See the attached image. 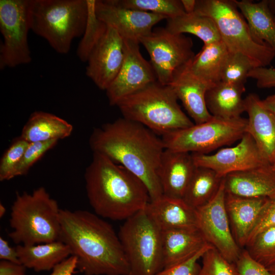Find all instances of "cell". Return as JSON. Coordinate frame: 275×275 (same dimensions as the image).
<instances>
[{"mask_svg":"<svg viewBox=\"0 0 275 275\" xmlns=\"http://www.w3.org/2000/svg\"><path fill=\"white\" fill-rule=\"evenodd\" d=\"M93 153L103 154L139 178L150 201L163 196L158 169L166 149L161 138L138 122L124 118L94 129L89 139Z\"/></svg>","mask_w":275,"mask_h":275,"instance_id":"6da1fadb","label":"cell"},{"mask_svg":"<svg viewBox=\"0 0 275 275\" xmlns=\"http://www.w3.org/2000/svg\"><path fill=\"white\" fill-rule=\"evenodd\" d=\"M59 240L77 259L84 275H128L129 264L118 234L106 221L87 210L61 209Z\"/></svg>","mask_w":275,"mask_h":275,"instance_id":"7a4b0ae2","label":"cell"},{"mask_svg":"<svg viewBox=\"0 0 275 275\" xmlns=\"http://www.w3.org/2000/svg\"><path fill=\"white\" fill-rule=\"evenodd\" d=\"M90 204L101 217L126 220L150 202L147 187L135 175L106 156L93 153L85 173Z\"/></svg>","mask_w":275,"mask_h":275,"instance_id":"3957f363","label":"cell"},{"mask_svg":"<svg viewBox=\"0 0 275 275\" xmlns=\"http://www.w3.org/2000/svg\"><path fill=\"white\" fill-rule=\"evenodd\" d=\"M57 201L43 186L31 194H17L9 219V236L17 245H35L59 240L60 213Z\"/></svg>","mask_w":275,"mask_h":275,"instance_id":"277c9868","label":"cell"},{"mask_svg":"<svg viewBox=\"0 0 275 275\" xmlns=\"http://www.w3.org/2000/svg\"><path fill=\"white\" fill-rule=\"evenodd\" d=\"M172 86L156 81L120 100L123 118L138 122L161 136L194 124L182 111Z\"/></svg>","mask_w":275,"mask_h":275,"instance_id":"5b68a950","label":"cell"},{"mask_svg":"<svg viewBox=\"0 0 275 275\" xmlns=\"http://www.w3.org/2000/svg\"><path fill=\"white\" fill-rule=\"evenodd\" d=\"M31 30L61 54L82 36L88 17L87 0H30Z\"/></svg>","mask_w":275,"mask_h":275,"instance_id":"8992f818","label":"cell"},{"mask_svg":"<svg viewBox=\"0 0 275 275\" xmlns=\"http://www.w3.org/2000/svg\"><path fill=\"white\" fill-rule=\"evenodd\" d=\"M194 12L211 17L228 51L245 57L254 68L267 67L275 57L269 45L253 37L234 1L197 0Z\"/></svg>","mask_w":275,"mask_h":275,"instance_id":"52a82bcc","label":"cell"},{"mask_svg":"<svg viewBox=\"0 0 275 275\" xmlns=\"http://www.w3.org/2000/svg\"><path fill=\"white\" fill-rule=\"evenodd\" d=\"M128 275H155L163 268L162 231L145 208L125 221L118 233Z\"/></svg>","mask_w":275,"mask_h":275,"instance_id":"ba28073f","label":"cell"},{"mask_svg":"<svg viewBox=\"0 0 275 275\" xmlns=\"http://www.w3.org/2000/svg\"><path fill=\"white\" fill-rule=\"evenodd\" d=\"M248 119H223L213 116L209 120L162 135L165 148L190 153L208 154L240 140L246 132Z\"/></svg>","mask_w":275,"mask_h":275,"instance_id":"9c48e42d","label":"cell"},{"mask_svg":"<svg viewBox=\"0 0 275 275\" xmlns=\"http://www.w3.org/2000/svg\"><path fill=\"white\" fill-rule=\"evenodd\" d=\"M30 0L0 1V68H14L32 61L28 43Z\"/></svg>","mask_w":275,"mask_h":275,"instance_id":"30bf717a","label":"cell"},{"mask_svg":"<svg viewBox=\"0 0 275 275\" xmlns=\"http://www.w3.org/2000/svg\"><path fill=\"white\" fill-rule=\"evenodd\" d=\"M139 42L149 53L157 81L164 85H169L176 72L195 56L190 38L173 33L166 28L153 30L140 38Z\"/></svg>","mask_w":275,"mask_h":275,"instance_id":"8fae6325","label":"cell"},{"mask_svg":"<svg viewBox=\"0 0 275 275\" xmlns=\"http://www.w3.org/2000/svg\"><path fill=\"white\" fill-rule=\"evenodd\" d=\"M224 178L219 188L206 204L197 209V227L206 241L228 261L235 263L243 249L233 235L225 204Z\"/></svg>","mask_w":275,"mask_h":275,"instance_id":"7c38bea8","label":"cell"},{"mask_svg":"<svg viewBox=\"0 0 275 275\" xmlns=\"http://www.w3.org/2000/svg\"><path fill=\"white\" fill-rule=\"evenodd\" d=\"M125 58L117 76L106 90L111 105L157 81L150 63L142 55L139 42L124 39Z\"/></svg>","mask_w":275,"mask_h":275,"instance_id":"4fadbf2b","label":"cell"},{"mask_svg":"<svg viewBox=\"0 0 275 275\" xmlns=\"http://www.w3.org/2000/svg\"><path fill=\"white\" fill-rule=\"evenodd\" d=\"M125 54L124 39L113 28H107L91 51L86 74L102 90H106L118 74Z\"/></svg>","mask_w":275,"mask_h":275,"instance_id":"5bb4252c","label":"cell"},{"mask_svg":"<svg viewBox=\"0 0 275 275\" xmlns=\"http://www.w3.org/2000/svg\"><path fill=\"white\" fill-rule=\"evenodd\" d=\"M191 154L197 167L210 169L222 177L232 173L269 165L248 132L235 146L223 148L212 154Z\"/></svg>","mask_w":275,"mask_h":275,"instance_id":"9a60e30c","label":"cell"},{"mask_svg":"<svg viewBox=\"0 0 275 275\" xmlns=\"http://www.w3.org/2000/svg\"><path fill=\"white\" fill-rule=\"evenodd\" d=\"M94 9L97 18L124 39L138 42L149 34L155 24L168 19L163 15L124 8L114 0H96Z\"/></svg>","mask_w":275,"mask_h":275,"instance_id":"2e32d148","label":"cell"},{"mask_svg":"<svg viewBox=\"0 0 275 275\" xmlns=\"http://www.w3.org/2000/svg\"><path fill=\"white\" fill-rule=\"evenodd\" d=\"M248 113L246 132L254 139L261 154L272 168L275 166V115L262 104L258 96L250 94L245 98Z\"/></svg>","mask_w":275,"mask_h":275,"instance_id":"e0dca14e","label":"cell"},{"mask_svg":"<svg viewBox=\"0 0 275 275\" xmlns=\"http://www.w3.org/2000/svg\"><path fill=\"white\" fill-rule=\"evenodd\" d=\"M196 167L191 153L166 148L158 169L163 196L182 199Z\"/></svg>","mask_w":275,"mask_h":275,"instance_id":"ac0fdd59","label":"cell"},{"mask_svg":"<svg viewBox=\"0 0 275 275\" xmlns=\"http://www.w3.org/2000/svg\"><path fill=\"white\" fill-rule=\"evenodd\" d=\"M224 180L227 194L275 199V171L269 165L232 173L225 176Z\"/></svg>","mask_w":275,"mask_h":275,"instance_id":"d6986e66","label":"cell"},{"mask_svg":"<svg viewBox=\"0 0 275 275\" xmlns=\"http://www.w3.org/2000/svg\"><path fill=\"white\" fill-rule=\"evenodd\" d=\"M189 63L176 72L169 85L172 87L178 99L195 124H198L213 117L209 112L205 101L206 92L211 86L191 72Z\"/></svg>","mask_w":275,"mask_h":275,"instance_id":"ffe728a7","label":"cell"},{"mask_svg":"<svg viewBox=\"0 0 275 275\" xmlns=\"http://www.w3.org/2000/svg\"><path fill=\"white\" fill-rule=\"evenodd\" d=\"M269 200L264 198H245L226 194V208L232 232L241 249L245 248L252 229Z\"/></svg>","mask_w":275,"mask_h":275,"instance_id":"44dd1931","label":"cell"},{"mask_svg":"<svg viewBox=\"0 0 275 275\" xmlns=\"http://www.w3.org/2000/svg\"><path fill=\"white\" fill-rule=\"evenodd\" d=\"M145 209L161 231L198 229L196 209L183 199L162 196L150 201Z\"/></svg>","mask_w":275,"mask_h":275,"instance_id":"7402d4cb","label":"cell"},{"mask_svg":"<svg viewBox=\"0 0 275 275\" xmlns=\"http://www.w3.org/2000/svg\"><path fill=\"white\" fill-rule=\"evenodd\" d=\"M207 244L198 229L162 231L163 268L189 259Z\"/></svg>","mask_w":275,"mask_h":275,"instance_id":"603a6c76","label":"cell"},{"mask_svg":"<svg viewBox=\"0 0 275 275\" xmlns=\"http://www.w3.org/2000/svg\"><path fill=\"white\" fill-rule=\"evenodd\" d=\"M245 91L244 85H235L219 81L206 92L205 101L210 114L223 119L241 117L245 112L244 99L242 95Z\"/></svg>","mask_w":275,"mask_h":275,"instance_id":"cb8c5ba5","label":"cell"},{"mask_svg":"<svg viewBox=\"0 0 275 275\" xmlns=\"http://www.w3.org/2000/svg\"><path fill=\"white\" fill-rule=\"evenodd\" d=\"M15 248L20 263L36 272L52 270L71 256L69 246L59 240L35 245L18 244Z\"/></svg>","mask_w":275,"mask_h":275,"instance_id":"d4e9b609","label":"cell"},{"mask_svg":"<svg viewBox=\"0 0 275 275\" xmlns=\"http://www.w3.org/2000/svg\"><path fill=\"white\" fill-rule=\"evenodd\" d=\"M72 125L51 113L35 111L23 126L20 136L29 143L60 140L69 136Z\"/></svg>","mask_w":275,"mask_h":275,"instance_id":"484cf974","label":"cell"},{"mask_svg":"<svg viewBox=\"0 0 275 275\" xmlns=\"http://www.w3.org/2000/svg\"><path fill=\"white\" fill-rule=\"evenodd\" d=\"M246 19L250 33L258 42L266 43L275 52V21L269 1L254 3L251 1H234Z\"/></svg>","mask_w":275,"mask_h":275,"instance_id":"4316f807","label":"cell"},{"mask_svg":"<svg viewBox=\"0 0 275 275\" xmlns=\"http://www.w3.org/2000/svg\"><path fill=\"white\" fill-rule=\"evenodd\" d=\"M229 51L218 41L204 44L189 64L191 72L210 86L221 81L223 68Z\"/></svg>","mask_w":275,"mask_h":275,"instance_id":"83f0119b","label":"cell"},{"mask_svg":"<svg viewBox=\"0 0 275 275\" xmlns=\"http://www.w3.org/2000/svg\"><path fill=\"white\" fill-rule=\"evenodd\" d=\"M223 178L210 169L197 167L182 199L195 209L204 206L215 196Z\"/></svg>","mask_w":275,"mask_h":275,"instance_id":"f1b7e54d","label":"cell"},{"mask_svg":"<svg viewBox=\"0 0 275 275\" xmlns=\"http://www.w3.org/2000/svg\"><path fill=\"white\" fill-rule=\"evenodd\" d=\"M165 28L173 33L194 35L200 39L204 44L221 41L220 34L214 20L209 16L196 12L167 19Z\"/></svg>","mask_w":275,"mask_h":275,"instance_id":"f546056e","label":"cell"},{"mask_svg":"<svg viewBox=\"0 0 275 275\" xmlns=\"http://www.w3.org/2000/svg\"><path fill=\"white\" fill-rule=\"evenodd\" d=\"M125 8L150 12L166 16L168 19L184 15L186 13L181 0H114Z\"/></svg>","mask_w":275,"mask_h":275,"instance_id":"4dcf8cb0","label":"cell"},{"mask_svg":"<svg viewBox=\"0 0 275 275\" xmlns=\"http://www.w3.org/2000/svg\"><path fill=\"white\" fill-rule=\"evenodd\" d=\"M95 1L87 0L88 17L87 25L77 50V55L82 62L87 61L91 51L107 28V25L100 20L95 14Z\"/></svg>","mask_w":275,"mask_h":275,"instance_id":"1f68e13d","label":"cell"},{"mask_svg":"<svg viewBox=\"0 0 275 275\" xmlns=\"http://www.w3.org/2000/svg\"><path fill=\"white\" fill-rule=\"evenodd\" d=\"M244 249L268 269L275 266V226L258 234Z\"/></svg>","mask_w":275,"mask_h":275,"instance_id":"d6a6232c","label":"cell"},{"mask_svg":"<svg viewBox=\"0 0 275 275\" xmlns=\"http://www.w3.org/2000/svg\"><path fill=\"white\" fill-rule=\"evenodd\" d=\"M254 68L249 60L238 53L229 52L221 75V81L244 85L250 71Z\"/></svg>","mask_w":275,"mask_h":275,"instance_id":"836d02e7","label":"cell"},{"mask_svg":"<svg viewBox=\"0 0 275 275\" xmlns=\"http://www.w3.org/2000/svg\"><path fill=\"white\" fill-rule=\"evenodd\" d=\"M29 143L20 136L15 138L3 154L0 160V181L9 180L14 177Z\"/></svg>","mask_w":275,"mask_h":275,"instance_id":"e575fe53","label":"cell"},{"mask_svg":"<svg viewBox=\"0 0 275 275\" xmlns=\"http://www.w3.org/2000/svg\"><path fill=\"white\" fill-rule=\"evenodd\" d=\"M202 265L197 275H238L235 263L228 261L212 247L203 255Z\"/></svg>","mask_w":275,"mask_h":275,"instance_id":"d590c367","label":"cell"},{"mask_svg":"<svg viewBox=\"0 0 275 275\" xmlns=\"http://www.w3.org/2000/svg\"><path fill=\"white\" fill-rule=\"evenodd\" d=\"M59 141L29 143L14 175V177L28 174L32 167L47 151L53 148Z\"/></svg>","mask_w":275,"mask_h":275,"instance_id":"8d00e7d4","label":"cell"},{"mask_svg":"<svg viewBox=\"0 0 275 275\" xmlns=\"http://www.w3.org/2000/svg\"><path fill=\"white\" fill-rule=\"evenodd\" d=\"M212 247L208 243L189 259L173 266L163 268L155 275H197L201 268L198 263V260L202 258L207 250Z\"/></svg>","mask_w":275,"mask_h":275,"instance_id":"74e56055","label":"cell"},{"mask_svg":"<svg viewBox=\"0 0 275 275\" xmlns=\"http://www.w3.org/2000/svg\"><path fill=\"white\" fill-rule=\"evenodd\" d=\"M238 275H272L265 266L254 259L243 249L235 262Z\"/></svg>","mask_w":275,"mask_h":275,"instance_id":"f35d334b","label":"cell"},{"mask_svg":"<svg viewBox=\"0 0 275 275\" xmlns=\"http://www.w3.org/2000/svg\"><path fill=\"white\" fill-rule=\"evenodd\" d=\"M274 226H275V199H269L261 211L248 237L245 246L260 232Z\"/></svg>","mask_w":275,"mask_h":275,"instance_id":"ab89813d","label":"cell"},{"mask_svg":"<svg viewBox=\"0 0 275 275\" xmlns=\"http://www.w3.org/2000/svg\"><path fill=\"white\" fill-rule=\"evenodd\" d=\"M248 77L255 79L259 88H270L275 87V69L273 68L258 67L252 69Z\"/></svg>","mask_w":275,"mask_h":275,"instance_id":"60d3db41","label":"cell"},{"mask_svg":"<svg viewBox=\"0 0 275 275\" xmlns=\"http://www.w3.org/2000/svg\"><path fill=\"white\" fill-rule=\"evenodd\" d=\"M77 269V259L74 256L57 265L49 275H73Z\"/></svg>","mask_w":275,"mask_h":275,"instance_id":"b9f144b4","label":"cell"},{"mask_svg":"<svg viewBox=\"0 0 275 275\" xmlns=\"http://www.w3.org/2000/svg\"><path fill=\"white\" fill-rule=\"evenodd\" d=\"M26 267L21 263L0 261V275H26Z\"/></svg>","mask_w":275,"mask_h":275,"instance_id":"7bdbcfd3","label":"cell"},{"mask_svg":"<svg viewBox=\"0 0 275 275\" xmlns=\"http://www.w3.org/2000/svg\"><path fill=\"white\" fill-rule=\"evenodd\" d=\"M0 259L16 263H20L16 248L10 246L7 240L0 237Z\"/></svg>","mask_w":275,"mask_h":275,"instance_id":"ee69618b","label":"cell"},{"mask_svg":"<svg viewBox=\"0 0 275 275\" xmlns=\"http://www.w3.org/2000/svg\"><path fill=\"white\" fill-rule=\"evenodd\" d=\"M263 105L269 111L275 115V94L267 96L262 100Z\"/></svg>","mask_w":275,"mask_h":275,"instance_id":"f6af8a7d","label":"cell"},{"mask_svg":"<svg viewBox=\"0 0 275 275\" xmlns=\"http://www.w3.org/2000/svg\"><path fill=\"white\" fill-rule=\"evenodd\" d=\"M185 12L190 14L195 12L197 0H181Z\"/></svg>","mask_w":275,"mask_h":275,"instance_id":"bcb514c9","label":"cell"},{"mask_svg":"<svg viewBox=\"0 0 275 275\" xmlns=\"http://www.w3.org/2000/svg\"><path fill=\"white\" fill-rule=\"evenodd\" d=\"M6 209L5 207L2 204H0V217H2L6 213Z\"/></svg>","mask_w":275,"mask_h":275,"instance_id":"7dc6e473","label":"cell"},{"mask_svg":"<svg viewBox=\"0 0 275 275\" xmlns=\"http://www.w3.org/2000/svg\"><path fill=\"white\" fill-rule=\"evenodd\" d=\"M272 275H275V266L268 269Z\"/></svg>","mask_w":275,"mask_h":275,"instance_id":"c3c4849f","label":"cell"},{"mask_svg":"<svg viewBox=\"0 0 275 275\" xmlns=\"http://www.w3.org/2000/svg\"><path fill=\"white\" fill-rule=\"evenodd\" d=\"M273 170H274L275 171V166L273 168Z\"/></svg>","mask_w":275,"mask_h":275,"instance_id":"681fc988","label":"cell"},{"mask_svg":"<svg viewBox=\"0 0 275 275\" xmlns=\"http://www.w3.org/2000/svg\"><path fill=\"white\" fill-rule=\"evenodd\" d=\"M274 21H275V14L274 15Z\"/></svg>","mask_w":275,"mask_h":275,"instance_id":"f907efd6","label":"cell"}]
</instances>
